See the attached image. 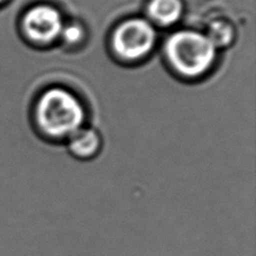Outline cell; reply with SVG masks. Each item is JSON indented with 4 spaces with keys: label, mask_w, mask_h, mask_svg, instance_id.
Here are the masks:
<instances>
[{
    "label": "cell",
    "mask_w": 256,
    "mask_h": 256,
    "mask_svg": "<svg viewBox=\"0 0 256 256\" xmlns=\"http://www.w3.org/2000/svg\"><path fill=\"white\" fill-rule=\"evenodd\" d=\"M230 28L225 24L218 22V24H214L212 28L210 30V35L208 36L209 40L214 43V46L217 44H226L230 40L232 36Z\"/></svg>",
    "instance_id": "cell-7"
},
{
    "label": "cell",
    "mask_w": 256,
    "mask_h": 256,
    "mask_svg": "<svg viewBox=\"0 0 256 256\" xmlns=\"http://www.w3.org/2000/svg\"><path fill=\"white\" fill-rule=\"evenodd\" d=\"M61 33H63V38L66 40V42L76 43L81 40L84 32H82L81 27H79L78 25H70V26H68L66 28L62 30Z\"/></svg>",
    "instance_id": "cell-8"
},
{
    "label": "cell",
    "mask_w": 256,
    "mask_h": 256,
    "mask_svg": "<svg viewBox=\"0 0 256 256\" xmlns=\"http://www.w3.org/2000/svg\"><path fill=\"white\" fill-rule=\"evenodd\" d=\"M22 26L30 38L43 43L51 42L63 30L60 12L46 4L30 9L24 16Z\"/></svg>",
    "instance_id": "cell-4"
},
{
    "label": "cell",
    "mask_w": 256,
    "mask_h": 256,
    "mask_svg": "<svg viewBox=\"0 0 256 256\" xmlns=\"http://www.w3.org/2000/svg\"><path fill=\"white\" fill-rule=\"evenodd\" d=\"M36 114L40 127L52 136L73 134L84 120L79 100L68 91L58 88L48 90L40 97Z\"/></svg>",
    "instance_id": "cell-1"
},
{
    "label": "cell",
    "mask_w": 256,
    "mask_h": 256,
    "mask_svg": "<svg viewBox=\"0 0 256 256\" xmlns=\"http://www.w3.org/2000/svg\"><path fill=\"white\" fill-rule=\"evenodd\" d=\"M166 54L178 72L194 76L207 71L212 66L216 56V46L208 36L198 32L182 30L168 38Z\"/></svg>",
    "instance_id": "cell-2"
},
{
    "label": "cell",
    "mask_w": 256,
    "mask_h": 256,
    "mask_svg": "<svg viewBox=\"0 0 256 256\" xmlns=\"http://www.w3.org/2000/svg\"><path fill=\"white\" fill-rule=\"evenodd\" d=\"M4 2V0H0V4H2Z\"/></svg>",
    "instance_id": "cell-9"
},
{
    "label": "cell",
    "mask_w": 256,
    "mask_h": 256,
    "mask_svg": "<svg viewBox=\"0 0 256 256\" xmlns=\"http://www.w3.org/2000/svg\"><path fill=\"white\" fill-rule=\"evenodd\" d=\"M99 138L94 132L89 130H78L72 134L70 148L78 156L88 158L97 152Z\"/></svg>",
    "instance_id": "cell-6"
},
{
    "label": "cell",
    "mask_w": 256,
    "mask_h": 256,
    "mask_svg": "<svg viewBox=\"0 0 256 256\" xmlns=\"http://www.w3.org/2000/svg\"><path fill=\"white\" fill-rule=\"evenodd\" d=\"M156 38L153 26L144 20H130L118 27L114 34L115 51L125 58H140L152 50Z\"/></svg>",
    "instance_id": "cell-3"
},
{
    "label": "cell",
    "mask_w": 256,
    "mask_h": 256,
    "mask_svg": "<svg viewBox=\"0 0 256 256\" xmlns=\"http://www.w3.org/2000/svg\"><path fill=\"white\" fill-rule=\"evenodd\" d=\"M152 18L162 25L176 22L182 14L181 0H152L148 6Z\"/></svg>",
    "instance_id": "cell-5"
}]
</instances>
